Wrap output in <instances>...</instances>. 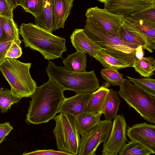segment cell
I'll use <instances>...</instances> for the list:
<instances>
[{
  "label": "cell",
  "instance_id": "29",
  "mask_svg": "<svg viewBox=\"0 0 155 155\" xmlns=\"http://www.w3.org/2000/svg\"><path fill=\"white\" fill-rule=\"evenodd\" d=\"M130 81L140 88L155 97V80L149 78H137L127 76Z\"/></svg>",
  "mask_w": 155,
  "mask_h": 155
},
{
  "label": "cell",
  "instance_id": "23",
  "mask_svg": "<svg viewBox=\"0 0 155 155\" xmlns=\"http://www.w3.org/2000/svg\"><path fill=\"white\" fill-rule=\"evenodd\" d=\"M101 115L85 113L74 117L78 131L82 136L96 125L100 120Z\"/></svg>",
  "mask_w": 155,
  "mask_h": 155
},
{
  "label": "cell",
  "instance_id": "15",
  "mask_svg": "<svg viewBox=\"0 0 155 155\" xmlns=\"http://www.w3.org/2000/svg\"><path fill=\"white\" fill-rule=\"evenodd\" d=\"M70 38L76 51L87 53L93 57L102 49L88 37L83 29H75Z\"/></svg>",
  "mask_w": 155,
  "mask_h": 155
},
{
  "label": "cell",
  "instance_id": "20",
  "mask_svg": "<svg viewBox=\"0 0 155 155\" xmlns=\"http://www.w3.org/2000/svg\"><path fill=\"white\" fill-rule=\"evenodd\" d=\"M87 55L86 53L76 51L68 55L62 61L64 67L73 72L83 73L86 72Z\"/></svg>",
  "mask_w": 155,
  "mask_h": 155
},
{
  "label": "cell",
  "instance_id": "5",
  "mask_svg": "<svg viewBox=\"0 0 155 155\" xmlns=\"http://www.w3.org/2000/svg\"><path fill=\"white\" fill-rule=\"evenodd\" d=\"M83 31L88 37L107 53L114 56L131 61L136 58V50L124 43L118 32H106L90 18L86 17Z\"/></svg>",
  "mask_w": 155,
  "mask_h": 155
},
{
  "label": "cell",
  "instance_id": "10",
  "mask_svg": "<svg viewBox=\"0 0 155 155\" xmlns=\"http://www.w3.org/2000/svg\"><path fill=\"white\" fill-rule=\"evenodd\" d=\"M85 16L92 20L106 32L111 35L117 33L124 22V17L122 15L97 6L87 9Z\"/></svg>",
  "mask_w": 155,
  "mask_h": 155
},
{
  "label": "cell",
  "instance_id": "6",
  "mask_svg": "<svg viewBox=\"0 0 155 155\" xmlns=\"http://www.w3.org/2000/svg\"><path fill=\"white\" fill-rule=\"evenodd\" d=\"M118 94L129 107L144 120L155 124V97L126 79L120 86Z\"/></svg>",
  "mask_w": 155,
  "mask_h": 155
},
{
  "label": "cell",
  "instance_id": "38",
  "mask_svg": "<svg viewBox=\"0 0 155 155\" xmlns=\"http://www.w3.org/2000/svg\"><path fill=\"white\" fill-rule=\"evenodd\" d=\"M12 7L13 10L17 6L21 5L23 0H7Z\"/></svg>",
  "mask_w": 155,
  "mask_h": 155
},
{
  "label": "cell",
  "instance_id": "19",
  "mask_svg": "<svg viewBox=\"0 0 155 155\" xmlns=\"http://www.w3.org/2000/svg\"><path fill=\"white\" fill-rule=\"evenodd\" d=\"M105 68L120 69L133 67V61L118 58L107 53L104 50H100L94 57Z\"/></svg>",
  "mask_w": 155,
  "mask_h": 155
},
{
  "label": "cell",
  "instance_id": "11",
  "mask_svg": "<svg viewBox=\"0 0 155 155\" xmlns=\"http://www.w3.org/2000/svg\"><path fill=\"white\" fill-rule=\"evenodd\" d=\"M126 134L131 141L137 142L152 154H155V125L146 123L135 124L127 129Z\"/></svg>",
  "mask_w": 155,
  "mask_h": 155
},
{
  "label": "cell",
  "instance_id": "26",
  "mask_svg": "<svg viewBox=\"0 0 155 155\" xmlns=\"http://www.w3.org/2000/svg\"><path fill=\"white\" fill-rule=\"evenodd\" d=\"M2 17L3 28L7 39L20 45L21 41L19 38V31L16 24L13 19Z\"/></svg>",
  "mask_w": 155,
  "mask_h": 155
},
{
  "label": "cell",
  "instance_id": "1",
  "mask_svg": "<svg viewBox=\"0 0 155 155\" xmlns=\"http://www.w3.org/2000/svg\"><path fill=\"white\" fill-rule=\"evenodd\" d=\"M64 91L55 81L49 78L42 85L37 86L30 97L26 115L27 124L45 123L53 119L58 113L65 97Z\"/></svg>",
  "mask_w": 155,
  "mask_h": 155
},
{
  "label": "cell",
  "instance_id": "30",
  "mask_svg": "<svg viewBox=\"0 0 155 155\" xmlns=\"http://www.w3.org/2000/svg\"><path fill=\"white\" fill-rule=\"evenodd\" d=\"M43 3V0H23L21 6L26 12L36 18L41 12Z\"/></svg>",
  "mask_w": 155,
  "mask_h": 155
},
{
  "label": "cell",
  "instance_id": "3",
  "mask_svg": "<svg viewBox=\"0 0 155 155\" xmlns=\"http://www.w3.org/2000/svg\"><path fill=\"white\" fill-rule=\"evenodd\" d=\"M46 71L49 78L57 82L64 91H71L76 94L92 93L100 87L94 70L83 73L73 72L49 61Z\"/></svg>",
  "mask_w": 155,
  "mask_h": 155
},
{
  "label": "cell",
  "instance_id": "35",
  "mask_svg": "<svg viewBox=\"0 0 155 155\" xmlns=\"http://www.w3.org/2000/svg\"><path fill=\"white\" fill-rule=\"evenodd\" d=\"M13 42L7 41L0 43V64L6 58L7 52Z\"/></svg>",
  "mask_w": 155,
  "mask_h": 155
},
{
  "label": "cell",
  "instance_id": "18",
  "mask_svg": "<svg viewBox=\"0 0 155 155\" xmlns=\"http://www.w3.org/2000/svg\"><path fill=\"white\" fill-rule=\"evenodd\" d=\"M74 0H53L54 31L64 28Z\"/></svg>",
  "mask_w": 155,
  "mask_h": 155
},
{
  "label": "cell",
  "instance_id": "34",
  "mask_svg": "<svg viewBox=\"0 0 155 155\" xmlns=\"http://www.w3.org/2000/svg\"><path fill=\"white\" fill-rule=\"evenodd\" d=\"M23 155H70L69 153L60 150L52 149L37 150L30 152H25Z\"/></svg>",
  "mask_w": 155,
  "mask_h": 155
},
{
  "label": "cell",
  "instance_id": "32",
  "mask_svg": "<svg viewBox=\"0 0 155 155\" xmlns=\"http://www.w3.org/2000/svg\"><path fill=\"white\" fill-rule=\"evenodd\" d=\"M13 8L7 0H0V16L13 18Z\"/></svg>",
  "mask_w": 155,
  "mask_h": 155
},
{
  "label": "cell",
  "instance_id": "39",
  "mask_svg": "<svg viewBox=\"0 0 155 155\" xmlns=\"http://www.w3.org/2000/svg\"><path fill=\"white\" fill-rule=\"evenodd\" d=\"M100 2L103 3L104 4L106 3L108 0H97Z\"/></svg>",
  "mask_w": 155,
  "mask_h": 155
},
{
  "label": "cell",
  "instance_id": "2",
  "mask_svg": "<svg viewBox=\"0 0 155 155\" xmlns=\"http://www.w3.org/2000/svg\"><path fill=\"white\" fill-rule=\"evenodd\" d=\"M19 33L25 47L38 51L49 61L62 58V53L67 51L65 38L32 23H22Z\"/></svg>",
  "mask_w": 155,
  "mask_h": 155
},
{
  "label": "cell",
  "instance_id": "7",
  "mask_svg": "<svg viewBox=\"0 0 155 155\" xmlns=\"http://www.w3.org/2000/svg\"><path fill=\"white\" fill-rule=\"evenodd\" d=\"M55 125L53 130L58 149L70 155H78L81 137L74 117L63 113L54 118Z\"/></svg>",
  "mask_w": 155,
  "mask_h": 155
},
{
  "label": "cell",
  "instance_id": "4",
  "mask_svg": "<svg viewBox=\"0 0 155 155\" xmlns=\"http://www.w3.org/2000/svg\"><path fill=\"white\" fill-rule=\"evenodd\" d=\"M31 66V63L8 58L0 64V71L14 95L23 98L30 97L34 93L37 84L30 75Z\"/></svg>",
  "mask_w": 155,
  "mask_h": 155
},
{
  "label": "cell",
  "instance_id": "31",
  "mask_svg": "<svg viewBox=\"0 0 155 155\" xmlns=\"http://www.w3.org/2000/svg\"><path fill=\"white\" fill-rule=\"evenodd\" d=\"M130 16L136 19L155 23V5L133 13Z\"/></svg>",
  "mask_w": 155,
  "mask_h": 155
},
{
  "label": "cell",
  "instance_id": "12",
  "mask_svg": "<svg viewBox=\"0 0 155 155\" xmlns=\"http://www.w3.org/2000/svg\"><path fill=\"white\" fill-rule=\"evenodd\" d=\"M104 8L124 18L142 9L155 5V0H108Z\"/></svg>",
  "mask_w": 155,
  "mask_h": 155
},
{
  "label": "cell",
  "instance_id": "17",
  "mask_svg": "<svg viewBox=\"0 0 155 155\" xmlns=\"http://www.w3.org/2000/svg\"><path fill=\"white\" fill-rule=\"evenodd\" d=\"M124 21L145 38L150 48L155 49V23L136 19L131 16L124 18Z\"/></svg>",
  "mask_w": 155,
  "mask_h": 155
},
{
  "label": "cell",
  "instance_id": "27",
  "mask_svg": "<svg viewBox=\"0 0 155 155\" xmlns=\"http://www.w3.org/2000/svg\"><path fill=\"white\" fill-rule=\"evenodd\" d=\"M118 154L119 155H149L152 153L140 143L131 140L124 144Z\"/></svg>",
  "mask_w": 155,
  "mask_h": 155
},
{
  "label": "cell",
  "instance_id": "25",
  "mask_svg": "<svg viewBox=\"0 0 155 155\" xmlns=\"http://www.w3.org/2000/svg\"><path fill=\"white\" fill-rule=\"evenodd\" d=\"M22 98L14 95L11 90L1 88L0 89V108L1 113L7 112L12 105L19 102Z\"/></svg>",
  "mask_w": 155,
  "mask_h": 155
},
{
  "label": "cell",
  "instance_id": "28",
  "mask_svg": "<svg viewBox=\"0 0 155 155\" xmlns=\"http://www.w3.org/2000/svg\"><path fill=\"white\" fill-rule=\"evenodd\" d=\"M118 70L106 68L102 69L100 73L101 77L107 82L112 85H117L120 87L122 84L124 79L123 75L120 73Z\"/></svg>",
  "mask_w": 155,
  "mask_h": 155
},
{
  "label": "cell",
  "instance_id": "16",
  "mask_svg": "<svg viewBox=\"0 0 155 155\" xmlns=\"http://www.w3.org/2000/svg\"><path fill=\"white\" fill-rule=\"evenodd\" d=\"M108 83L105 82L95 91L91 93L86 107V113L94 115L103 114L105 102L110 86Z\"/></svg>",
  "mask_w": 155,
  "mask_h": 155
},
{
  "label": "cell",
  "instance_id": "37",
  "mask_svg": "<svg viewBox=\"0 0 155 155\" xmlns=\"http://www.w3.org/2000/svg\"><path fill=\"white\" fill-rule=\"evenodd\" d=\"M3 18L0 16V43L4 41H9L7 38L3 28Z\"/></svg>",
  "mask_w": 155,
  "mask_h": 155
},
{
  "label": "cell",
  "instance_id": "40",
  "mask_svg": "<svg viewBox=\"0 0 155 155\" xmlns=\"http://www.w3.org/2000/svg\"><path fill=\"white\" fill-rule=\"evenodd\" d=\"M5 138H3L0 139V144L5 139Z\"/></svg>",
  "mask_w": 155,
  "mask_h": 155
},
{
  "label": "cell",
  "instance_id": "13",
  "mask_svg": "<svg viewBox=\"0 0 155 155\" xmlns=\"http://www.w3.org/2000/svg\"><path fill=\"white\" fill-rule=\"evenodd\" d=\"M92 93H83L64 98L58 113L66 114L74 117L86 113V107Z\"/></svg>",
  "mask_w": 155,
  "mask_h": 155
},
{
  "label": "cell",
  "instance_id": "24",
  "mask_svg": "<svg viewBox=\"0 0 155 155\" xmlns=\"http://www.w3.org/2000/svg\"><path fill=\"white\" fill-rule=\"evenodd\" d=\"M133 67L142 77L149 78L154 74L155 70V61L153 57L136 58Z\"/></svg>",
  "mask_w": 155,
  "mask_h": 155
},
{
  "label": "cell",
  "instance_id": "8",
  "mask_svg": "<svg viewBox=\"0 0 155 155\" xmlns=\"http://www.w3.org/2000/svg\"><path fill=\"white\" fill-rule=\"evenodd\" d=\"M112 121L101 120L81 138L78 155H95L102 143L108 139L112 126Z\"/></svg>",
  "mask_w": 155,
  "mask_h": 155
},
{
  "label": "cell",
  "instance_id": "36",
  "mask_svg": "<svg viewBox=\"0 0 155 155\" xmlns=\"http://www.w3.org/2000/svg\"><path fill=\"white\" fill-rule=\"evenodd\" d=\"M13 127L9 122H6L0 124V139L5 138Z\"/></svg>",
  "mask_w": 155,
  "mask_h": 155
},
{
  "label": "cell",
  "instance_id": "22",
  "mask_svg": "<svg viewBox=\"0 0 155 155\" xmlns=\"http://www.w3.org/2000/svg\"><path fill=\"white\" fill-rule=\"evenodd\" d=\"M121 102L118 92L112 88L110 89L107 96L103 114L105 120L112 121L116 117Z\"/></svg>",
  "mask_w": 155,
  "mask_h": 155
},
{
  "label": "cell",
  "instance_id": "33",
  "mask_svg": "<svg viewBox=\"0 0 155 155\" xmlns=\"http://www.w3.org/2000/svg\"><path fill=\"white\" fill-rule=\"evenodd\" d=\"M22 51L20 45L13 42L8 50L5 58L17 59L21 56Z\"/></svg>",
  "mask_w": 155,
  "mask_h": 155
},
{
  "label": "cell",
  "instance_id": "14",
  "mask_svg": "<svg viewBox=\"0 0 155 155\" xmlns=\"http://www.w3.org/2000/svg\"><path fill=\"white\" fill-rule=\"evenodd\" d=\"M118 32L121 40L130 48L136 50L141 46L150 53L153 52L144 37L124 21Z\"/></svg>",
  "mask_w": 155,
  "mask_h": 155
},
{
  "label": "cell",
  "instance_id": "9",
  "mask_svg": "<svg viewBox=\"0 0 155 155\" xmlns=\"http://www.w3.org/2000/svg\"><path fill=\"white\" fill-rule=\"evenodd\" d=\"M127 124L123 115L114 118L109 136L103 144L102 155H117L127 140L126 137Z\"/></svg>",
  "mask_w": 155,
  "mask_h": 155
},
{
  "label": "cell",
  "instance_id": "21",
  "mask_svg": "<svg viewBox=\"0 0 155 155\" xmlns=\"http://www.w3.org/2000/svg\"><path fill=\"white\" fill-rule=\"evenodd\" d=\"M35 23L51 32L54 31L53 0H43L41 12L35 18Z\"/></svg>",
  "mask_w": 155,
  "mask_h": 155
}]
</instances>
